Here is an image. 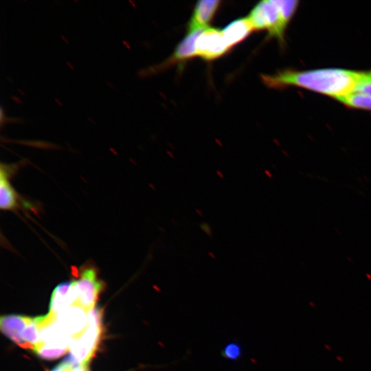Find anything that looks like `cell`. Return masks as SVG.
I'll return each instance as SVG.
<instances>
[{
	"instance_id": "cell-1",
	"label": "cell",
	"mask_w": 371,
	"mask_h": 371,
	"mask_svg": "<svg viewBox=\"0 0 371 371\" xmlns=\"http://www.w3.org/2000/svg\"><path fill=\"white\" fill-rule=\"evenodd\" d=\"M371 76V70L356 71L343 68L311 70L284 69L273 74H262L261 80L271 89L295 87L336 99L355 92Z\"/></svg>"
},
{
	"instance_id": "cell-2",
	"label": "cell",
	"mask_w": 371,
	"mask_h": 371,
	"mask_svg": "<svg viewBox=\"0 0 371 371\" xmlns=\"http://www.w3.org/2000/svg\"><path fill=\"white\" fill-rule=\"evenodd\" d=\"M299 1L295 0H265L258 3L247 16L254 30H267L284 45L286 30L295 14Z\"/></svg>"
},
{
	"instance_id": "cell-3",
	"label": "cell",
	"mask_w": 371,
	"mask_h": 371,
	"mask_svg": "<svg viewBox=\"0 0 371 371\" xmlns=\"http://www.w3.org/2000/svg\"><path fill=\"white\" fill-rule=\"evenodd\" d=\"M102 328V313L94 308L88 313V322L85 330L73 339L69 350V359L76 365L87 366L98 347Z\"/></svg>"
},
{
	"instance_id": "cell-4",
	"label": "cell",
	"mask_w": 371,
	"mask_h": 371,
	"mask_svg": "<svg viewBox=\"0 0 371 371\" xmlns=\"http://www.w3.org/2000/svg\"><path fill=\"white\" fill-rule=\"evenodd\" d=\"M74 288L76 295V306L89 312L94 308L103 282L99 280L96 270L87 267L80 270L77 279L74 280Z\"/></svg>"
},
{
	"instance_id": "cell-5",
	"label": "cell",
	"mask_w": 371,
	"mask_h": 371,
	"mask_svg": "<svg viewBox=\"0 0 371 371\" xmlns=\"http://www.w3.org/2000/svg\"><path fill=\"white\" fill-rule=\"evenodd\" d=\"M196 53L205 60H213L226 54L227 47L222 30L216 28L203 30L196 41Z\"/></svg>"
},
{
	"instance_id": "cell-6",
	"label": "cell",
	"mask_w": 371,
	"mask_h": 371,
	"mask_svg": "<svg viewBox=\"0 0 371 371\" xmlns=\"http://www.w3.org/2000/svg\"><path fill=\"white\" fill-rule=\"evenodd\" d=\"M88 313L78 306L72 305L56 315L55 320L60 328L73 339L85 330L88 322Z\"/></svg>"
},
{
	"instance_id": "cell-7",
	"label": "cell",
	"mask_w": 371,
	"mask_h": 371,
	"mask_svg": "<svg viewBox=\"0 0 371 371\" xmlns=\"http://www.w3.org/2000/svg\"><path fill=\"white\" fill-rule=\"evenodd\" d=\"M16 164H1L0 207L2 210H15L21 207L22 199L11 184L10 178Z\"/></svg>"
},
{
	"instance_id": "cell-8",
	"label": "cell",
	"mask_w": 371,
	"mask_h": 371,
	"mask_svg": "<svg viewBox=\"0 0 371 371\" xmlns=\"http://www.w3.org/2000/svg\"><path fill=\"white\" fill-rule=\"evenodd\" d=\"M203 30L188 32L186 36L177 45L172 55L158 67V70L159 69H164L175 64H181L197 56L196 41Z\"/></svg>"
},
{
	"instance_id": "cell-9",
	"label": "cell",
	"mask_w": 371,
	"mask_h": 371,
	"mask_svg": "<svg viewBox=\"0 0 371 371\" xmlns=\"http://www.w3.org/2000/svg\"><path fill=\"white\" fill-rule=\"evenodd\" d=\"M221 4L218 0L199 1L187 25L188 32L204 30L214 18Z\"/></svg>"
},
{
	"instance_id": "cell-10",
	"label": "cell",
	"mask_w": 371,
	"mask_h": 371,
	"mask_svg": "<svg viewBox=\"0 0 371 371\" xmlns=\"http://www.w3.org/2000/svg\"><path fill=\"white\" fill-rule=\"evenodd\" d=\"M76 300L73 280L62 282L53 291L49 313L56 315L65 308L75 305Z\"/></svg>"
},
{
	"instance_id": "cell-11",
	"label": "cell",
	"mask_w": 371,
	"mask_h": 371,
	"mask_svg": "<svg viewBox=\"0 0 371 371\" xmlns=\"http://www.w3.org/2000/svg\"><path fill=\"white\" fill-rule=\"evenodd\" d=\"M32 318L21 315H5L0 318L1 332L11 341L25 348L21 333Z\"/></svg>"
},
{
	"instance_id": "cell-12",
	"label": "cell",
	"mask_w": 371,
	"mask_h": 371,
	"mask_svg": "<svg viewBox=\"0 0 371 371\" xmlns=\"http://www.w3.org/2000/svg\"><path fill=\"white\" fill-rule=\"evenodd\" d=\"M254 30L247 17L240 18L229 23L222 30L225 41L230 49L245 40Z\"/></svg>"
},
{
	"instance_id": "cell-13",
	"label": "cell",
	"mask_w": 371,
	"mask_h": 371,
	"mask_svg": "<svg viewBox=\"0 0 371 371\" xmlns=\"http://www.w3.org/2000/svg\"><path fill=\"white\" fill-rule=\"evenodd\" d=\"M337 100L347 107L371 111V95L369 94L354 92Z\"/></svg>"
},
{
	"instance_id": "cell-14",
	"label": "cell",
	"mask_w": 371,
	"mask_h": 371,
	"mask_svg": "<svg viewBox=\"0 0 371 371\" xmlns=\"http://www.w3.org/2000/svg\"><path fill=\"white\" fill-rule=\"evenodd\" d=\"M34 351L41 358L46 359H54L63 356L67 349L52 348L44 346H37Z\"/></svg>"
},
{
	"instance_id": "cell-15",
	"label": "cell",
	"mask_w": 371,
	"mask_h": 371,
	"mask_svg": "<svg viewBox=\"0 0 371 371\" xmlns=\"http://www.w3.org/2000/svg\"><path fill=\"white\" fill-rule=\"evenodd\" d=\"M222 355L227 359L237 360L241 357L242 348L238 344L231 342L223 348Z\"/></svg>"
},
{
	"instance_id": "cell-16",
	"label": "cell",
	"mask_w": 371,
	"mask_h": 371,
	"mask_svg": "<svg viewBox=\"0 0 371 371\" xmlns=\"http://www.w3.org/2000/svg\"><path fill=\"white\" fill-rule=\"evenodd\" d=\"M355 92H361L371 95V76L361 83Z\"/></svg>"
},
{
	"instance_id": "cell-17",
	"label": "cell",
	"mask_w": 371,
	"mask_h": 371,
	"mask_svg": "<svg viewBox=\"0 0 371 371\" xmlns=\"http://www.w3.org/2000/svg\"><path fill=\"white\" fill-rule=\"evenodd\" d=\"M75 365L76 364L68 358L63 361V367L60 371H72Z\"/></svg>"
},
{
	"instance_id": "cell-18",
	"label": "cell",
	"mask_w": 371,
	"mask_h": 371,
	"mask_svg": "<svg viewBox=\"0 0 371 371\" xmlns=\"http://www.w3.org/2000/svg\"><path fill=\"white\" fill-rule=\"evenodd\" d=\"M72 371H89L87 366L75 365Z\"/></svg>"
},
{
	"instance_id": "cell-19",
	"label": "cell",
	"mask_w": 371,
	"mask_h": 371,
	"mask_svg": "<svg viewBox=\"0 0 371 371\" xmlns=\"http://www.w3.org/2000/svg\"><path fill=\"white\" fill-rule=\"evenodd\" d=\"M63 367V361L54 367L51 371H60Z\"/></svg>"
}]
</instances>
